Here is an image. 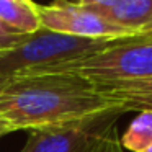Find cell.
<instances>
[{
  "label": "cell",
  "mask_w": 152,
  "mask_h": 152,
  "mask_svg": "<svg viewBox=\"0 0 152 152\" xmlns=\"http://www.w3.org/2000/svg\"><path fill=\"white\" fill-rule=\"evenodd\" d=\"M90 152H126L121 145V139L118 134V123L111 124L106 129V132L98 141V144Z\"/></svg>",
  "instance_id": "10"
},
{
  "label": "cell",
  "mask_w": 152,
  "mask_h": 152,
  "mask_svg": "<svg viewBox=\"0 0 152 152\" xmlns=\"http://www.w3.org/2000/svg\"><path fill=\"white\" fill-rule=\"evenodd\" d=\"M124 151L145 152L152 147V111H141L121 136Z\"/></svg>",
  "instance_id": "9"
},
{
  "label": "cell",
  "mask_w": 152,
  "mask_h": 152,
  "mask_svg": "<svg viewBox=\"0 0 152 152\" xmlns=\"http://www.w3.org/2000/svg\"><path fill=\"white\" fill-rule=\"evenodd\" d=\"M121 115L124 113L113 111L79 124L30 131L20 152H90Z\"/></svg>",
  "instance_id": "5"
},
{
  "label": "cell",
  "mask_w": 152,
  "mask_h": 152,
  "mask_svg": "<svg viewBox=\"0 0 152 152\" xmlns=\"http://www.w3.org/2000/svg\"><path fill=\"white\" fill-rule=\"evenodd\" d=\"M28 36L30 34L18 33V31L12 30L10 26H7L5 23L0 21V54L17 49L18 46H21L26 41Z\"/></svg>",
  "instance_id": "11"
},
{
  "label": "cell",
  "mask_w": 152,
  "mask_h": 152,
  "mask_svg": "<svg viewBox=\"0 0 152 152\" xmlns=\"http://www.w3.org/2000/svg\"><path fill=\"white\" fill-rule=\"evenodd\" d=\"M13 79V77H7V75H0V92L5 88V87L8 85V82Z\"/></svg>",
  "instance_id": "13"
},
{
  "label": "cell",
  "mask_w": 152,
  "mask_h": 152,
  "mask_svg": "<svg viewBox=\"0 0 152 152\" xmlns=\"http://www.w3.org/2000/svg\"><path fill=\"white\" fill-rule=\"evenodd\" d=\"M88 10L134 36L152 30V0H113L108 5Z\"/></svg>",
  "instance_id": "6"
},
{
  "label": "cell",
  "mask_w": 152,
  "mask_h": 152,
  "mask_svg": "<svg viewBox=\"0 0 152 152\" xmlns=\"http://www.w3.org/2000/svg\"><path fill=\"white\" fill-rule=\"evenodd\" d=\"M113 111L128 113L121 102L72 74L17 77L0 92V132L79 124Z\"/></svg>",
  "instance_id": "1"
},
{
  "label": "cell",
  "mask_w": 152,
  "mask_h": 152,
  "mask_svg": "<svg viewBox=\"0 0 152 152\" xmlns=\"http://www.w3.org/2000/svg\"><path fill=\"white\" fill-rule=\"evenodd\" d=\"M53 4H77V0H53Z\"/></svg>",
  "instance_id": "14"
},
{
  "label": "cell",
  "mask_w": 152,
  "mask_h": 152,
  "mask_svg": "<svg viewBox=\"0 0 152 152\" xmlns=\"http://www.w3.org/2000/svg\"><path fill=\"white\" fill-rule=\"evenodd\" d=\"M38 15L43 30L87 39H128L134 34L108 23L95 12L77 4L38 5Z\"/></svg>",
  "instance_id": "4"
},
{
  "label": "cell",
  "mask_w": 152,
  "mask_h": 152,
  "mask_svg": "<svg viewBox=\"0 0 152 152\" xmlns=\"http://www.w3.org/2000/svg\"><path fill=\"white\" fill-rule=\"evenodd\" d=\"M145 152H152V147H151V149H149V151H145Z\"/></svg>",
  "instance_id": "16"
},
{
  "label": "cell",
  "mask_w": 152,
  "mask_h": 152,
  "mask_svg": "<svg viewBox=\"0 0 152 152\" xmlns=\"http://www.w3.org/2000/svg\"><path fill=\"white\" fill-rule=\"evenodd\" d=\"M106 96L118 100L124 105L126 111H152V79L123 83L108 88H100Z\"/></svg>",
  "instance_id": "8"
},
{
  "label": "cell",
  "mask_w": 152,
  "mask_h": 152,
  "mask_svg": "<svg viewBox=\"0 0 152 152\" xmlns=\"http://www.w3.org/2000/svg\"><path fill=\"white\" fill-rule=\"evenodd\" d=\"M128 39H132V38H128ZM134 41H152V38H149V39H134Z\"/></svg>",
  "instance_id": "15"
},
{
  "label": "cell",
  "mask_w": 152,
  "mask_h": 152,
  "mask_svg": "<svg viewBox=\"0 0 152 152\" xmlns=\"http://www.w3.org/2000/svg\"><path fill=\"white\" fill-rule=\"evenodd\" d=\"M111 43L108 39L67 36L41 28L34 34H30L17 49L0 54V75L17 79L48 74L62 64L98 53Z\"/></svg>",
  "instance_id": "2"
},
{
  "label": "cell",
  "mask_w": 152,
  "mask_h": 152,
  "mask_svg": "<svg viewBox=\"0 0 152 152\" xmlns=\"http://www.w3.org/2000/svg\"><path fill=\"white\" fill-rule=\"evenodd\" d=\"M0 137H2V132H0Z\"/></svg>",
  "instance_id": "17"
},
{
  "label": "cell",
  "mask_w": 152,
  "mask_h": 152,
  "mask_svg": "<svg viewBox=\"0 0 152 152\" xmlns=\"http://www.w3.org/2000/svg\"><path fill=\"white\" fill-rule=\"evenodd\" d=\"M48 74H72L96 88L152 79V41H113L105 49L62 64Z\"/></svg>",
  "instance_id": "3"
},
{
  "label": "cell",
  "mask_w": 152,
  "mask_h": 152,
  "mask_svg": "<svg viewBox=\"0 0 152 152\" xmlns=\"http://www.w3.org/2000/svg\"><path fill=\"white\" fill-rule=\"evenodd\" d=\"M113 0H77V5L83 8H98L103 7V5H108L111 4Z\"/></svg>",
  "instance_id": "12"
},
{
  "label": "cell",
  "mask_w": 152,
  "mask_h": 152,
  "mask_svg": "<svg viewBox=\"0 0 152 152\" xmlns=\"http://www.w3.org/2000/svg\"><path fill=\"white\" fill-rule=\"evenodd\" d=\"M0 21L23 34L41 30L38 4L33 0H0Z\"/></svg>",
  "instance_id": "7"
}]
</instances>
